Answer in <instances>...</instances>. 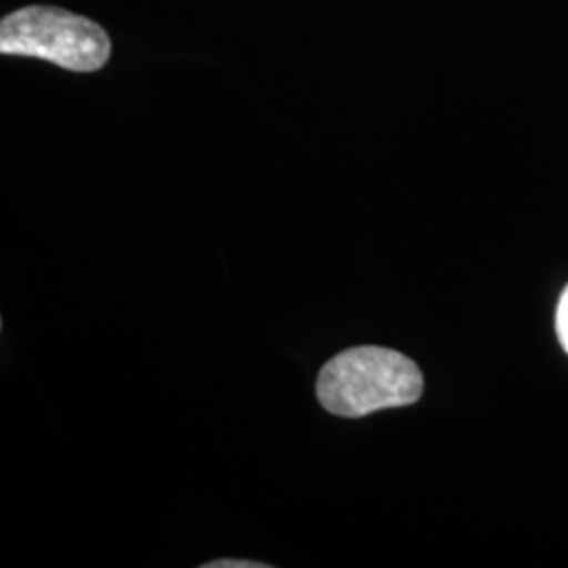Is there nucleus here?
<instances>
[{
    "label": "nucleus",
    "mask_w": 568,
    "mask_h": 568,
    "mask_svg": "<svg viewBox=\"0 0 568 568\" xmlns=\"http://www.w3.org/2000/svg\"><path fill=\"white\" fill-rule=\"evenodd\" d=\"M422 392L419 366L405 354L379 345H361L337 354L323 366L316 382L325 410L349 419L413 405Z\"/></svg>",
    "instance_id": "nucleus-1"
},
{
    "label": "nucleus",
    "mask_w": 568,
    "mask_h": 568,
    "mask_svg": "<svg viewBox=\"0 0 568 568\" xmlns=\"http://www.w3.org/2000/svg\"><path fill=\"white\" fill-rule=\"evenodd\" d=\"M0 53L39 58L70 72H95L110 60L112 41L84 16L32 4L0 21Z\"/></svg>",
    "instance_id": "nucleus-2"
},
{
    "label": "nucleus",
    "mask_w": 568,
    "mask_h": 568,
    "mask_svg": "<svg viewBox=\"0 0 568 568\" xmlns=\"http://www.w3.org/2000/svg\"><path fill=\"white\" fill-rule=\"evenodd\" d=\"M556 333H558V339L565 347V352L568 354V286L560 297V304H558V312H556Z\"/></svg>",
    "instance_id": "nucleus-3"
},
{
    "label": "nucleus",
    "mask_w": 568,
    "mask_h": 568,
    "mask_svg": "<svg viewBox=\"0 0 568 568\" xmlns=\"http://www.w3.org/2000/svg\"><path fill=\"white\" fill-rule=\"evenodd\" d=\"M203 568H267L264 562H248V560H215L203 565Z\"/></svg>",
    "instance_id": "nucleus-4"
}]
</instances>
